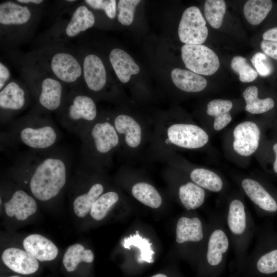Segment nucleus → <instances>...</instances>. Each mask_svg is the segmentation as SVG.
<instances>
[{
	"label": "nucleus",
	"mask_w": 277,
	"mask_h": 277,
	"mask_svg": "<svg viewBox=\"0 0 277 277\" xmlns=\"http://www.w3.org/2000/svg\"><path fill=\"white\" fill-rule=\"evenodd\" d=\"M84 4L74 6L63 12L45 35L46 43L42 47L64 46L65 42L76 37L94 25L95 16Z\"/></svg>",
	"instance_id": "11"
},
{
	"label": "nucleus",
	"mask_w": 277,
	"mask_h": 277,
	"mask_svg": "<svg viewBox=\"0 0 277 277\" xmlns=\"http://www.w3.org/2000/svg\"><path fill=\"white\" fill-rule=\"evenodd\" d=\"M174 85L180 90L186 92H199L207 86L206 80L190 70L176 68L171 72Z\"/></svg>",
	"instance_id": "25"
},
{
	"label": "nucleus",
	"mask_w": 277,
	"mask_h": 277,
	"mask_svg": "<svg viewBox=\"0 0 277 277\" xmlns=\"http://www.w3.org/2000/svg\"><path fill=\"white\" fill-rule=\"evenodd\" d=\"M132 196L145 205L157 208L162 203V198L157 189L146 182H138L131 188Z\"/></svg>",
	"instance_id": "30"
},
{
	"label": "nucleus",
	"mask_w": 277,
	"mask_h": 277,
	"mask_svg": "<svg viewBox=\"0 0 277 277\" xmlns=\"http://www.w3.org/2000/svg\"><path fill=\"white\" fill-rule=\"evenodd\" d=\"M231 245L224 213L212 214L208 224L207 239L202 254L204 263L212 270L221 268L225 261Z\"/></svg>",
	"instance_id": "12"
},
{
	"label": "nucleus",
	"mask_w": 277,
	"mask_h": 277,
	"mask_svg": "<svg viewBox=\"0 0 277 277\" xmlns=\"http://www.w3.org/2000/svg\"><path fill=\"white\" fill-rule=\"evenodd\" d=\"M93 260L94 254L91 250L85 249L80 244H75L67 249L63 258V264L67 271L72 272L80 263H90Z\"/></svg>",
	"instance_id": "31"
},
{
	"label": "nucleus",
	"mask_w": 277,
	"mask_h": 277,
	"mask_svg": "<svg viewBox=\"0 0 277 277\" xmlns=\"http://www.w3.org/2000/svg\"><path fill=\"white\" fill-rule=\"evenodd\" d=\"M16 2L21 4L30 6L43 7L45 1L43 0H16Z\"/></svg>",
	"instance_id": "44"
},
{
	"label": "nucleus",
	"mask_w": 277,
	"mask_h": 277,
	"mask_svg": "<svg viewBox=\"0 0 277 277\" xmlns=\"http://www.w3.org/2000/svg\"><path fill=\"white\" fill-rule=\"evenodd\" d=\"M5 265L12 271L22 274L36 272L39 267L38 260L26 250L11 247L5 249L2 255Z\"/></svg>",
	"instance_id": "22"
},
{
	"label": "nucleus",
	"mask_w": 277,
	"mask_h": 277,
	"mask_svg": "<svg viewBox=\"0 0 277 277\" xmlns=\"http://www.w3.org/2000/svg\"><path fill=\"white\" fill-rule=\"evenodd\" d=\"M12 175L27 185L34 198L43 202L57 196L65 186L70 163L56 147L44 151L29 150L9 167Z\"/></svg>",
	"instance_id": "1"
},
{
	"label": "nucleus",
	"mask_w": 277,
	"mask_h": 277,
	"mask_svg": "<svg viewBox=\"0 0 277 277\" xmlns=\"http://www.w3.org/2000/svg\"><path fill=\"white\" fill-rule=\"evenodd\" d=\"M200 10L195 6L187 8L180 20L178 35L185 44L201 45L206 40L208 30Z\"/></svg>",
	"instance_id": "17"
},
{
	"label": "nucleus",
	"mask_w": 277,
	"mask_h": 277,
	"mask_svg": "<svg viewBox=\"0 0 277 277\" xmlns=\"http://www.w3.org/2000/svg\"><path fill=\"white\" fill-rule=\"evenodd\" d=\"M141 2L140 0H120L117 3V17L122 25L128 26L132 24L135 8Z\"/></svg>",
	"instance_id": "38"
},
{
	"label": "nucleus",
	"mask_w": 277,
	"mask_h": 277,
	"mask_svg": "<svg viewBox=\"0 0 277 277\" xmlns=\"http://www.w3.org/2000/svg\"><path fill=\"white\" fill-rule=\"evenodd\" d=\"M226 228L236 261L246 262L249 246L256 234V227L250 212L243 199L234 196L229 200L224 213Z\"/></svg>",
	"instance_id": "8"
},
{
	"label": "nucleus",
	"mask_w": 277,
	"mask_h": 277,
	"mask_svg": "<svg viewBox=\"0 0 277 277\" xmlns=\"http://www.w3.org/2000/svg\"><path fill=\"white\" fill-rule=\"evenodd\" d=\"M273 150L275 153V161L273 164V168L274 171L277 173V143H275L273 146Z\"/></svg>",
	"instance_id": "45"
},
{
	"label": "nucleus",
	"mask_w": 277,
	"mask_h": 277,
	"mask_svg": "<svg viewBox=\"0 0 277 277\" xmlns=\"http://www.w3.org/2000/svg\"><path fill=\"white\" fill-rule=\"evenodd\" d=\"M262 37L263 40L277 42V27L266 30L263 34Z\"/></svg>",
	"instance_id": "43"
},
{
	"label": "nucleus",
	"mask_w": 277,
	"mask_h": 277,
	"mask_svg": "<svg viewBox=\"0 0 277 277\" xmlns=\"http://www.w3.org/2000/svg\"><path fill=\"white\" fill-rule=\"evenodd\" d=\"M151 277H167L166 275L164 274H156L155 275H154L152 276Z\"/></svg>",
	"instance_id": "46"
},
{
	"label": "nucleus",
	"mask_w": 277,
	"mask_h": 277,
	"mask_svg": "<svg viewBox=\"0 0 277 277\" xmlns=\"http://www.w3.org/2000/svg\"><path fill=\"white\" fill-rule=\"evenodd\" d=\"M105 187L100 182L92 184L87 190L80 193L73 200V210L79 217H85L89 212L96 200L104 193Z\"/></svg>",
	"instance_id": "26"
},
{
	"label": "nucleus",
	"mask_w": 277,
	"mask_h": 277,
	"mask_svg": "<svg viewBox=\"0 0 277 277\" xmlns=\"http://www.w3.org/2000/svg\"><path fill=\"white\" fill-rule=\"evenodd\" d=\"M111 116L120 140L118 154L128 160H134L141 155L147 147L148 149L153 125H148L126 113Z\"/></svg>",
	"instance_id": "10"
},
{
	"label": "nucleus",
	"mask_w": 277,
	"mask_h": 277,
	"mask_svg": "<svg viewBox=\"0 0 277 277\" xmlns=\"http://www.w3.org/2000/svg\"><path fill=\"white\" fill-rule=\"evenodd\" d=\"M181 56L186 68L199 75H212L220 67V61L216 53L202 44L183 45Z\"/></svg>",
	"instance_id": "16"
},
{
	"label": "nucleus",
	"mask_w": 277,
	"mask_h": 277,
	"mask_svg": "<svg viewBox=\"0 0 277 277\" xmlns=\"http://www.w3.org/2000/svg\"><path fill=\"white\" fill-rule=\"evenodd\" d=\"M207 232L208 224L205 225L200 217L183 216L176 223V242L179 245H196L203 251Z\"/></svg>",
	"instance_id": "19"
},
{
	"label": "nucleus",
	"mask_w": 277,
	"mask_h": 277,
	"mask_svg": "<svg viewBox=\"0 0 277 277\" xmlns=\"http://www.w3.org/2000/svg\"><path fill=\"white\" fill-rule=\"evenodd\" d=\"M81 140L82 165L103 172L112 166L120 142L110 114H99Z\"/></svg>",
	"instance_id": "4"
},
{
	"label": "nucleus",
	"mask_w": 277,
	"mask_h": 277,
	"mask_svg": "<svg viewBox=\"0 0 277 277\" xmlns=\"http://www.w3.org/2000/svg\"><path fill=\"white\" fill-rule=\"evenodd\" d=\"M226 12V3L223 0H207L204 4L205 18L214 29L220 28Z\"/></svg>",
	"instance_id": "34"
},
{
	"label": "nucleus",
	"mask_w": 277,
	"mask_h": 277,
	"mask_svg": "<svg viewBox=\"0 0 277 277\" xmlns=\"http://www.w3.org/2000/svg\"><path fill=\"white\" fill-rule=\"evenodd\" d=\"M189 177L200 187L213 192H222L224 187V183L220 176L204 168L196 167L191 169Z\"/></svg>",
	"instance_id": "28"
},
{
	"label": "nucleus",
	"mask_w": 277,
	"mask_h": 277,
	"mask_svg": "<svg viewBox=\"0 0 277 277\" xmlns=\"http://www.w3.org/2000/svg\"><path fill=\"white\" fill-rule=\"evenodd\" d=\"M7 124L1 133V147L22 145L30 150L44 151L56 147L60 138L51 113L36 104L26 114Z\"/></svg>",
	"instance_id": "2"
},
{
	"label": "nucleus",
	"mask_w": 277,
	"mask_h": 277,
	"mask_svg": "<svg viewBox=\"0 0 277 277\" xmlns=\"http://www.w3.org/2000/svg\"><path fill=\"white\" fill-rule=\"evenodd\" d=\"M244 193L252 202L258 214L262 216L277 215V194L262 182L244 178L241 182Z\"/></svg>",
	"instance_id": "18"
},
{
	"label": "nucleus",
	"mask_w": 277,
	"mask_h": 277,
	"mask_svg": "<svg viewBox=\"0 0 277 277\" xmlns=\"http://www.w3.org/2000/svg\"><path fill=\"white\" fill-rule=\"evenodd\" d=\"M231 69L239 75V80L243 83H250L258 76V72L248 63L246 59L241 56H235L231 60Z\"/></svg>",
	"instance_id": "37"
},
{
	"label": "nucleus",
	"mask_w": 277,
	"mask_h": 277,
	"mask_svg": "<svg viewBox=\"0 0 277 277\" xmlns=\"http://www.w3.org/2000/svg\"><path fill=\"white\" fill-rule=\"evenodd\" d=\"M33 99L27 86L17 80H11L0 90L1 125L15 119L27 109Z\"/></svg>",
	"instance_id": "14"
},
{
	"label": "nucleus",
	"mask_w": 277,
	"mask_h": 277,
	"mask_svg": "<svg viewBox=\"0 0 277 277\" xmlns=\"http://www.w3.org/2000/svg\"><path fill=\"white\" fill-rule=\"evenodd\" d=\"M89 8L103 11L110 19L116 15V1L115 0H85L83 2Z\"/></svg>",
	"instance_id": "40"
},
{
	"label": "nucleus",
	"mask_w": 277,
	"mask_h": 277,
	"mask_svg": "<svg viewBox=\"0 0 277 277\" xmlns=\"http://www.w3.org/2000/svg\"><path fill=\"white\" fill-rule=\"evenodd\" d=\"M109 60L117 78L122 83H127L132 75L140 72V67L134 60L121 49L115 48L112 49L109 54Z\"/></svg>",
	"instance_id": "24"
},
{
	"label": "nucleus",
	"mask_w": 277,
	"mask_h": 277,
	"mask_svg": "<svg viewBox=\"0 0 277 277\" xmlns=\"http://www.w3.org/2000/svg\"><path fill=\"white\" fill-rule=\"evenodd\" d=\"M261 48L266 55L277 61V42L263 40Z\"/></svg>",
	"instance_id": "41"
},
{
	"label": "nucleus",
	"mask_w": 277,
	"mask_h": 277,
	"mask_svg": "<svg viewBox=\"0 0 277 277\" xmlns=\"http://www.w3.org/2000/svg\"><path fill=\"white\" fill-rule=\"evenodd\" d=\"M25 250L40 261H49L56 258L58 250L50 240L38 234H32L23 240Z\"/></svg>",
	"instance_id": "23"
},
{
	"label": "nucleus",
	"mask_w": 277,
	"mask_h": 277,
	"mask_svg": "<svg viewBox=\"0 0 277 277\" xmlns=\"http://www.w3.org/2000/svg\"><path fill=\"white\" fill-rule=\"evenodd\" d=\"M232 106L230 101L222 99L213 100L207 104L206 112L214 117L213 127L215 130L223 129L231 122L230 111Z\"/></svg>",
	"instance_id": "29"
},
{
	"label": "nucleus",
	"mask_w": 277,
	"mask_h": 277,
	"mask_svg": "<svg viewBox=\"0 0 277 277\" xmlns=\"http://www.w3.org/2000/svg\"><path fill=\"white\" fill-rule=\"evenodd\" d=\"M11 71L9 67L2 61L0 62V90L11 80Z\"/></svg>",
	"instance_id": "42"
},
{
	"label": "nucleus",
	"mask_w": 277,
	"mask_h": 277,
	"mask_svg": "<svg viewBox=\"0 0 277 277\" xmlns=\"http://www.w3.org/2000/svg\"><path fill=\"white\" fill-rule=\"evenodd\" d=\"M83 70L84 91L93 95L104 93L107 84V72L102 59L93 53L78 51Z\"/></svg>",
	"instance_id": "15"
},
{
	"label": "nucleus",
	"mask_w": 277,
	"mask_h": 277,
	"mask_svg": "<svg viewBox=\"0 0 277 277\" xmlns=\"http://www.w3.org/2000/svg\"><path fill=\"white\" fill-rule=\"evenodd\" d=\"M61 82L69 90L84 91L83 70L78 51L64 46L41 47L24 55Z\"/></svg>",
	"instance_id": "5"
},
{
	"label": "nucleus",
	"mask_w": 277,
	"mask_h": 277,
	"mask_svg": "<svg viewBox=\"0 0 277 277\" xmlns=\"http://www.w3.org/2000/svg\"><path fill=\"white\" fill-rule=\"evenodd\" d=\"M15 60L35 104L48 112L56 113L69 90L68 88L24 55L17 56Z\"/></svg>",
	"instance_id": "6"
},
{
	"label": "nucleus",
	"mask_w": 277,
	"mask_h": 277,
	"mask_svg": "<svg viewBox=\"0 0 277 277\" xmlns=\"http://www.w3.org/2000/svg\"><path fill=\"white\" fill-rule=\"evenodd\" d=\"M246 102L245 110L251 114H261L272 109L274 102L270 97L260 99L258 97V89L255 86L248 87L243 93Z\"/></svg>",
	"instance_id": "32"
},
{
	"label": "nucleus",
	"mask_w": 277,
	"mask_h": 277,
	"mask_svg": "<svg viewBox=\"0 0 277 277\" xmlns=\"http://www.w3.org/2000/svg\"><path fill=\"white\" fill-rule=\"evenodd\" d=\"M119 200L118 193L114 191L103 193L94 202L91 211V217L96 221L103 219L108 212Z\"/></svg>",
	"instance_id": "35"
},
{
	"label": "nucleus",
	"mask_w": 277,
	"mask_h": 277,
	"mask_svg": "<svg viewBox=\"0 0 277 277\" xmlns=\"http://www.w3.org/2000/svg\"><path fill=\"white\" fill-rule=\"evenodd\" d=\"M251 62L256 72L261 76L270 75L274 71V67L268 56L262 52L256 53L251 58Z\"/></svg>",
	"instance_id": "39"
},
{
	"label": "nucleus",
	"mask_w": 277,
	"mask_h": 277,
	"mask_svg": "<svg viewBox=\"0 0 277 277\" xmlns=\"http://www.w3.org/2000/svg\"><path fill=\"white\" fill-rule=\"evenodd\" d=\"M37 203L33 196L23 189L14 191L9 199L4 203L6 214L15 217L17 220L24 221L37 210Z\"/></svg>",
	"instance_id": "21"
},
{
	"label": "nucleus",
	"mask_w": 277,
	"mask_h": 277,
	"mask_svg": "<svg viewBox=\"0 0 277 277\" xmlns=\"http://www.w3.org/2000/svg\"><path fill=\"white\" fill-rule=\"evenodd\" d=\"M178 195L182 205L187 210L200 208L205 202L206 192L193 182L181 184L178 188Z\"/></svg>",
	"instance_id": "27"
},
{
	"label": "nucleus",
	"mask_w": 277,
	"mask_h": 277,
	"mask_svg": "<svg viewBox=\"0 0 277 277\" xmlns=\"http://www.w3.org/2000/svg\"><path fill=\"white\" fill-rule=\"evenodd\" d=\"M272 7L270 0H249L244 6V14L248 23L258 25L266 18Z\"/></svg>",
	"instance_id": "33"
},
{
	"label": "nucleus",
	"mask_w": 277,
	"mask_h": 277,
	"mask_svg": "<svg viewBox=\"0 0 277 277\" xmlns=\"http://www.w3.org/2000/svg\"><path fill=\"white\" fill-rule=\"evenodd\" d=\"M43 7L21 4L16 1L0 4L1 43L14 45L23 41L34 29Z\"/></svg>",
	"instance_id": "7"
},
{
	"label": "nucleus",
	"mask_w": 277,
	"mask_h": 277,
	"mask_svg": "<svg viewBox=\"0 0 277 277\" xmlns=\"http://www.w3.org/2000/svg\"><path fill=\"white\" fill-rule=\"evenodd\" d=\"M233 135V148L238 154L248 156L257 150L261 131L255 123L245 121L240 123L234 128Z\"/></svg>",
	"instance_id": "20"
},
{
	"label": "nucleus",
	"mask_w": 277,
	"mask_h": 277,
	"mask_svg": "<svg viewBox=\"0 0 277 277\" xmlns=\"http://www.w3.org/2000/svg\"><path fill=\"white\" fill-rule=\"evenodd\" d=\"M256 234L255 247L246 261L260 274L277 273V232L265 225L257 228Z\"/></svg>",
	"instance_id": "13"
},
{
	"label": "nucleus",
	"mask_w": 277,
	"mask_h": 277,
	"mask_svg": "<svg viewBox=\"0 0 277 277\" xmlns=\"http://www.w3.org/2000/svg\"><path fill=\"white\" fill-rule=\"evenodd\" d=\"M208 141V134L199 126L173 121L166 117L153 125L148 153L150 157L159 160L173 153L175 148L198 149Z\"/></svg>",
	"instance_id": "3"
},
{
	"label": "nucleus",
	"mask_w": 277,
	"mask_h": 277,
	"mask_svg": "<svg viewBox=\"0 0 277 277\" xmlns=\"http://www.w3.org/2000/svg\"><path fill=\"white\" fill-rule=\"evenodd\" d=\"M10 277H20V276H17V275H13V276H11Z\"/></svg>",
	"instance_id": "47"
},
{
	"label": "nucleus",
	"mask_w": 277,
	"mask_h": 277,
	"mask_svg": "<svg viewBox=\"0 0 277 277\" xmlns=\"http://www.w3.org/2000/svg\"><path fill=\"white\" fill-rule=\"evenodd\" d=\"M151 245L148 239L140 235L138 231H136L135 234L131 235L129 237L124 239L123 241V246L126 249H130L131 246L137 247L140 249L141 254L137 259L139 263L145 261L151 263L153 262L152 256L154 252L152 249Z\"/></svg>",
	"instance_id": "36"
},
{
	"label": "nucleus",
	"mask_w": 277,
	"mask_h": 277,
	"mask_svg": "<svg viewBox=\"0 0 277 277\" xmlns=\"http://www.w3.org/2000/svg\"><path fill=\"white\" fill-rule=\"evenodd\" d=\"M61 125L80 139L98 117L94 98L84 91L69 90L56 113Z\"/></svg>",
	"instance_id": "9"
}]
</instances>
